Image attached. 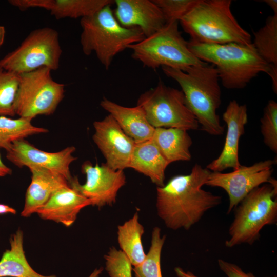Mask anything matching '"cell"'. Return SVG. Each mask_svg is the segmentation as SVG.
Listing matches in <instances>:
<instances>
[{
    "label": "cell",
    "instance_id": "1",
    "mask_svg": "<svg viewBox=\"0 0 277 277\" xmlns=\"http://www.w3.org/2000/svg\"><path fill=\"white\" fill-rule=\"evenodd\" d=\"M210 172L195 164L189 174L175 175L157 187V214L168 228L189 230L207 211L221 203V196L202 188Z\"/></svg>",
    "mask_w": 277,
    "mask_h": 277
},
{
    "label": "cell",
    "instance_id": "2",
    "mask_svg": "<svg viewBox=\"0 0 277 277\" xmlns=\"http://www.w3.org/2000/svg\"><path fill=\"white\" fill-rule=\"evenodd\" d=\"M164 73L180 86L187 106L196 117L202 129L218 136L224 132L217 110L221 104L220 80L215 66L205 63L183 71L162 67Z\"/></svg>",
    "mask_w": 277,
    "mask_h": 277
},
{
    "label": "cell",
    "instance_id": "3",
    "mask_svg": "<svg viewBox=\"0 0 277 277\" xmlns=\"http://www.w3.org/2000/svg\"><path fill=\"white\" fill-rule=\"evenodd\" d=\"M188 45L196 57L215 66L220 81L228 89H243L259 73L267 74L269 70L270 65L261 57L252 43L213 44L190 40Z\"/></svg>",
    "mask_w": 277,
    "mask_h": 277
},
{
    "label": "cell",
    "instance_id": "4",
    "mask_svg": "<svg viewBox=\"0 0 277 277\" xmlns=\"http://www.w3.org/2000/svg\"><path fill=\"white\" fill-rule=\"evenodd\" d=\"M231 3V0H199L179 22L191 41L250 44L251 36L233 15Z\"/></svg>",
    "mask_w": 277,
    "mask_h": 277
},
{
    "label": "cell",
    "instance_id": "5",
    "mask_svg": "<svg viewBox=\"0 0 277 277\" xmlns=\"http://www.w3.org/2000/svg\"><path fill=\"white\" fill-rule=\"evenodd\" d=\"M111 5L80 21V42L86 55L94 53L100 62L108 69L114 57L128 46L145 38L138 28L122 26L115 18Z\"/></svg>",
    "mask_w": 277,
    "mask_h": 277
},
{
    "label": "cell",
    "instance_id": "6",
    "mask_svg": "<svg viewBox=\"0 0 277 277\" xmlns=\"http://www.w3.org/2000/svg\"><path fill=\"white\" fill-rule=\"evenodd\" d=\"M277 182L271 177L267 184L249 192L236 207L229 228L225 246L232 248L242 244H252L260 238L262 229L277 221Z\"/></svg>",
    "mask_w": 277,
    "mask_h": 277
},
{
    "label": "cell",
    "instance_id": "7",
    "mask_svg": "<svg viewBox=\"0 0 277 277\" xmlns=\"http://www.w3.org/2000/svg\"><path fill=\"white\" fill-rule=\"evenodd\" d=\"M178 23L167 22L152 35L128 46L132 58L154 70L168 67L184 71L190 67L205 63L189 50L188 42L179 29Z\"/></svg>",
    "mask_w": 277,
    "mask_h": 277
},
{
    "label": "cell",
    "instance_id": "8",
    "mask_svg": "<svg viewBox=\"0 0 277 277\" xmlns=\"http://www.w3.org/2000/svg\"><path fill=\"white\" fill-rule=\"evenodd\" d=\"M62 53L57 31L43 27L32 31L17 48L1 59L0 66L19 75L42 67L56 70Z\"/></svg>",
    "mask_w": 277,
    "mask_h": 277
},
{
    "label": "cell",
    "instance_id": "9",
    "mask_svg": "<svg viewBox=\"0 0 277 277\" xmlns=\"http://www.w3.org/2000/svg\"><path fill=\"white\" fill-rule=\"evenodd\" d=\"M136 105L142 108L154 128H174L195 130L199 124L187 105L182 90L166 86L162 81L143 93Z\"/></svg>",
    "mask_w": 277,
    "mask_h": 277
},
{
    "label": "cell",
    "instance_id": "10",
    "mask_svg": "<svg viewBox=\"0 0 277 277\" xmlns=\"http://www.w3.org/2000/svg\"><path fill=\"white\" fill-rule=\"evenodd\" d=\"M51 72L50 69L42 67L19 75L14 103L15 115L32 120L55 111L64 97L65 85L55 82Z\"/></svg>",
    "mask_w": 277,
    "mask_h": 277
},
{
    "label": "cell",
    "instance_id": "11",
    "mask_svg": "<svg viewBox=\"0 0 277 277\" xmlns=\"http://www.w3.org/2000/svg\"><path fill=\"white\" fill-rule=\"evenodd\" d=\"M274 164V160L269 159L249 166L241 165L230 172L211 171L206 185L226 192L229 198L227 213H230L252 190L268 183Z\"/></svg>",
    "mask_w": 277,
    "mask_h": 277
},
{
    "label": "cell",
    "instance_id": "12",
    "mask_svg": "<svg viewBox=\"0 0 277 277\" xmlns=\"http://www.w3.org/2000/svg\"><path fill=\"white\" fill-rule=\"evenodd\" d=\"M81 171L86 175L85 184L81 185L76 177L69 183L84 197L88 199L91 205L101 208L115 203L119 190L126 184L123 170H114L107 164L93 165L87 161L82 165Z\"/></svg>",
    "mask_w": 277,
    "mask_h": 277
},
{
    "label": "cell",
    "instance_id": "13",
    "mask_svg": "<svg viewBox=\"0 0 277 277\" xmlns=\"http://www.w3.org/2000/svg\"><path fill=\"white\" fill-rule=\"evenodd\" d=\"M74 146L56 152H48L36 148L25 139L13 142L6 150V157L19 168H44L63 175L70 183L72 177L70 165L77 158L73 155Z\"/></svg>",
    "mask_w": 277,
    "mask_h": 277
},
{
    "label": "cell",
    "instance_id": "14",
    "mask_svg": "<svg viewBox=\"0 0 277 277\" xmlns=\"http://www.w3.org/2000/svg\"><path fill=\"white\" fill-rule=\"evenodd\" d=\"M92 139L106 160V164L114 170L129 168L135 142L121 128L109 114L93 123Z\"/></svg>",
    "mask_w": 277,
    "mask_h": 277
},
{
    "label": "cell",
    "instance_id": "15",
    "mask_svg": "<svg viewBox=\"0 0 277 277\" xmlns=\"http://www.w3.org/2000/svg\"><path fill=\"white\" fill-rule=\"evenodd\" d=\"M222 118L227 125L226 135L221 153L206 167L211 172H222L228 168L234 170L241 165L239 157V142L248 122L246 105H240L235 100L230 101Z\"/></svg>",
    "mask_w": 277,
    "mask_h": 277
},
{
    "label": "cell",
    "instance_id": "16",
    "mask_svg": "<svg viewBox=\"0 0 277 277\" xmlns=\"http://www.w3.org/2000/svg\"><path fill=\"white\" fill-rule=\"evenodd\" d=\"M113 10L118 22L123 27L138 28L145 37L162 28L166 19L153 0H115Z\"/></svg>",
    "mask_w": 277,
    "mask_h": 277
},
{
    "label": "cell",
    "instance_id": "17",
    "mask_svg": "<svg viewBox=\"0 0 277 277\" xmlns=\"http://www.w3.org/2000/svg\"><path fill=\"white\" fill-rule=\"evenodd\" d=\"M8 2L22 11L32 8L46 9L58 19H81L114 3L111 0H10Z\"/></svg>",
    "mask_w": 277,
    "mask_h": 277
},
{
    "label": "cell",
    "instance_id": "18",
    "mask_svg": "<svg viewBox=\"0 0 277 277\" xmlns=\"http://www.w3.org/2000/svg\"><path fill=\"white\" fill-rule=\"evenodd\" d=\"M89 205L91 203L88 199L69 186L54 192L36 213L43 219L69 227L75 222L80 211Z\"/></svg>",
    "mask_w": 277,
    "mask_h": 277
},
{
    "label": "cell",
    "instance_id": "19",
    "mask_svg": "<svg viewBox=\"0 0 277 277\" xmlns=\"http://www.w3.org/2000/svg\"><path fill=\"white\" fill-rule=\"evenodd\" d=\"M31 182L26 191L25 203L21 215L27 217L36 211L58 190L70 186L62 174L44 168H29Z\"/></svg>",
    "mask_w": 277,
    "mask_h": 277
},
{
    "label": "cell",
    "instance_id": "20",
    "mask_svg": "<svg viewBox=\"0 0 277 277\" xmlns=\"http://www.w3.org/2000/svg\"><path fill=\"white\" fill-rule=\"evenodd\" d=\"M100 106L113 117L123 131L135 143L151 139L155 128L149 123L140 106L125 107L106 97L101 101Z\"/></svg>",
    "mask_w": 277,
    "mask_h": 277
},
{
    "label": "cell",
    "instance_id": "21",
    "mask_svg": "<svg viewBox=\"0 0 277 277\" xmlns=\"http://www.w3.org/2000/svg\"><path fill=\"white\" fill-rule=\"evenodd\" d=\"M169 164L150 139L135 143L129 168L148 176L157 187L164 185L165 170Z\"/></svg>",
    "mask_w": 277,
    "mask_h": 277
},
{
    "label": "cell",
    "instance_id": "22",
    "mask_svg": "<svg viewBox=\"0 0 277 277\" xmlns=\"http://www.w3.org/2000/svg\"><path fill=\"white\" fill-rule=\"evenodd\" d=\"M151 140L169 164L191 159L192 140L187 131L174 128H155Z\"/></svg>",
    "mask_w": 277,
    "mask_h": 277
},
{
    "label": "cell",
    "instance_id": "23",
    "mask_svg": "<svg viewBox=\"0 0 277 277\" xmlns=\"http://www.w3.org/2000/svg\"><path fill=\"white\" fill-rule=\"evenodd\" d=\"M10 248L0 260V277H57L43 275L36 272L29 265L23 248V232L21 229L12 235Z\"/></svg>",
    "mask_w": 277,
    "mask_h": 277
},
{
    "label": "cell",
    "instance_id": "24",
    "mask_svg": "<svg viewBox=\"0 0 277 277\" xmlns=\"http://www.w3.org/2000/svg\"><path fill=\"white\" fill-rule=\"evenodd\" d=\"M144 228L139 222L138 213L117 227V241L121 250L127 256L132 266H136L145 260L142 242Z\"/></svg>",
    "mask_w": 277,
    "mask_h": 277
},
{
    "label": "cell",
    "instance_id": "25",
    "mask_svg": "<svg viewBox=\"0 0 277 277\" xmlns=\"http://www.w3.org/2000/svg\"><path fill=\"white\" fill-rule=\"evenodd\" d=\"M32 120L29 118L13 119L0 116V148L6 151L15 141L48 131L47 129L33 125Z\"/></svg>",
    "mask_w": 277,
    "mask_h": 277
},
{
    "label": "cell",
    "instance_id": "26",
    "mask_svg": "<svg viewBox=\"0 0 277 277\" xmlns=\"http://www.w3.org/2000/svg\"><path fill=\"white\" fill-rule=\"evenodd\" d=\"M253 34L252 44L261 57L277 66V14L268 16L264 26Z\"/></svg>",
    "mask_w": 277,
    "mask_h": 277
},
{
    "label": "cell",
    "instance_id": "27",
    "mask_svg": "<svg viewBox=\"0 0 277 277\" xmlns=\"http://www.w3.org/2000/svg\"><path fill=\"white\" fill-rule=\"evenodd\" d=\"M166 236H161L157 227L152 232L151 245L144 261L132 268L135 277H162L161 256Z\"/></svg>",
    "mask_w": 277,
    "mask_h": 277
},
{
    "label": "cell",
    "instance_id": "28",
    "mask_svg": "<svg viewBox=\"0 0 277 277\" xmlns=\"http://www.w3.org/2000/svg\"><path fill=\"white\" fill-rule=\"evenodd\" d=\"M19 75L0 66V116L15 115L14 103L18 88Z\"/></svg>",
    "mask_w": 277,
    "mask_h": 277
},
{
    "label": "cell",
    "instance_id": "29",
    "mask_svg": "<svg viewBox=\"0 0 277 277\" xmlns=\"http://www.w3.org/2000/svg\"><path fill=\"white\" fill-rule=\"evenodd\" d=\"M261 131L267 147L277 152V103L269 100L265 106L261 119Z\"/></svg>",
    "mask_w": 277,
    "mask_h": 277
},
{
    "label": "cell",
    "instance_id": "30",
    "mask_svg": "<svg viewBox=\"0 0 277 277\" xmlns=\"http://www.w3.org/2000/svg\"><path fill=\"white\" fill-rule=\"evenodd\" d=\"M104 258L105 269L110 277H132V265L121 250L112 247Z\"/></svg>",
    "mask_w": 277,
    "mask_h": 277
},
{
    "label": "cell",
    "instance_id": "31",
    "mask_svg": "<svg viewBox=\"0 0 277 277\" xmlns=\"http://www.w3.org/2000/svg\"><path fill=\"white\" fill-rule=\"evenodd\" d=\"M162 11L166 22L177 21L197 3L199 0H153Z\"/></svg>",
    "mask_w": 277,
    "mask_h": 277
},
{
    "label": "cell",
    "instance_id": "32",
    "mask_svg": "<svg viewBox=\"0 0 277 277\" xmlns=\"http://www.w3.org/2000/svg\"><path fill=\"white\" fill-rule=\"evenodd\" d=\"M218 264L221 270L227 277H255L250 272L246 273L238 265L222 259L218 260Z\"/></svg>",
    "mask_w": 277,
    "mask_h": 277
},
{
    "label": "cell",
    "instance_id": "33",
    "mask_svg": "<svg viewBox=\"0 0 277 277\" xmlns=\"http://www.w3.org/2000/svg\"><path fill=\"white\" fill-rule=\"evenodd\" d=\"M269 70L267 74L270 77L272 80V89L274 92L277 93V66L269 64Z\"/></svg>",
    "mask_w": 277,
    "mask_h": 277
},
{
    "label": "cell",
    "instance_id": "34",
    "mask_svg": "<svg viewBox=\"0 0 277 277\" xmlns=\"http://www.w3.org/2000/svg\"><path fill=\"white\" fill-rule=\"evenodd\" d=\"M174 271L178 277H198L190 271H185L180 267H175Z\"/></svg>",
    "mask_w": 277,
    "mask_h": 277
},
{
    "label": "cell",
    "instance_id": "35",
    "mask_svg": "<svg viewBox=\"0 0 277 277\" xmlns=\"http://www.w3.org/2000/svg\"><path fill=\"white\" fill-rule=\"evenodd\" d=\"M12 173V170L6 165L2 161L0 155V177L10 175Z\"/></svg>",
    "mask_w": 277,
    "mask_h": 277
},
{
    "label": "cell",
    "instance_id": "36",
    "mask_svg": "<svg viewBox=\"0 0 277 277\" xmlns=\"http://www.w3.org/2000/svg\"><path fill=\"white\" fill-rule=\"evenodd\" d=\"M16 212V211L14 208L8 205L0 204V214L11 213L15 214Z\"/></svg>",
    "mask_w": 277,
    "mask_h": 277
},
{
    "label": "cell",
    "instance_id": "37",
    "mask_svg": "<svg viewBox=\"0 0 277 277\" xmlns=\"http://www.w3.org/2000/svg\"><path fill=\"white\" fill-rule=\"evenodd\" d=\"M264 2L273 10L274 14H277V1L265 0Z\"/></svg>",
    "mask_w": 277,
    "mask_h": 277
},
{
    "label": "cell",
    "instance_id": "38",
    "mask_svg": "<svg viewBox=\"0 0 277 277\" xmlns=\"http://www.w3.org/2000/svg\"><path fill=\"white\" fill-rule=\"evenodd\" d=\"M5 27L3 26H0V47L3 45L5 36Z\"/></svg>",
    "mask_w": 277,
    "mask_h": 277
},
{
    "label": "cell",
    "instance_id": "39",
    "mask_svg": "<svg viewBox=\"0 0 277 277\" xmlns=\"http://www.w3.org/2000/svg\"><path fill=\"white\" fill-rule=\"evenodd\" d=\"M103 270V267L96 268L89 276V277H99Z\"/></svg>",
    "mask_w": 277,
    "mask_h": 277
}]
</instances>
